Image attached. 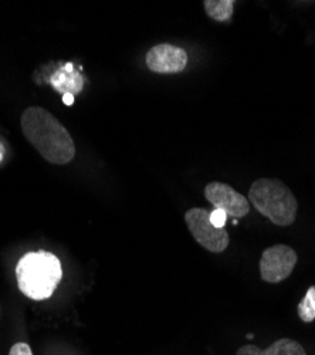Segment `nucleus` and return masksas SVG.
Listing matches in <instances>:
<instances>
[{"mask_svg": "<svg viewBox=\"0 0 315 355\" xmlns=\"http://www.w3.org/2000/svg\"><path fill=\"white\" fill-rule=\"evenodd\" d=\"M50 84L63 96H75L82 90L84 78L77 70H74L71 63H67L50 77Z\"/></svg>", "mask_w": 315, "mask_h": 355, "instance_id": "9", "label": "nucleus"}, {"mask_svg": "<svg viewBox=\"0 0 315 355\" xmlns=\"http://www.w3.org/2000/svg\"><path fill=\"white\" fill-rule=\"evenodd\" d=\"M298 256L287 245H274L267 248L260 259V276L264 282L276 284L293 273Z\"/></svg>", "mask_w": 315, "mask_h": 355, "instance_id": "5", "label": "nucleus"}, {"mask_svg": "<svg viewBox=\"0 0 315 355\" xmlns=\"http://www.w3.org/2000/svg\"><path fill=\"white\" fill-rule=\"evenodd\" d=\"M297 310L304 322H312L315 320V286L308 288Z\"/></svg>", "mask_w": 315, "mask_h": 355, "instance_id": "11", "label": "nucleus"}, {"mask_svg": "<svg viewBox=\"0 0 315 355\" xmlns=\"http://www.w3.org/2000/svg\"><path fill=\"white\" fill-rule=\"evenodd\" d=\"M236 355H307L303 345L291 338H281L262 349L257 345H243L237 349Z\"/></svg>", "mask_w": 315, "mask_h": 355, "instance_id": "8", "label": "nucleus"}, {"mask_svg": "<svg viewBox=\"0 0 315 355\" xmlns=\"http://www.w3.org/2000/svg\"><path fill=\"white\" fill-rule=\"evenodd\" d=\"M185 222L195 241L212 253H222L227 249L228 233L217 229L210 222V212L205 208H192L185 214Z\"/></svg>", "mask_w": 315, "mask_h": 355, "instance_id": "4", "label": "nucleus"}, {"mask_svg": "<svg viewBox=\"0 0 315 355\" xmlns=\"http://www.w3.org/2000/svg\"><path fill=\"white\" fill-rule=\"evenodd\" d=\"M204 6L210 19L216 21H226L232 19L235 0H205Z\"/></svg>", "mask_w": 315, "mask_h": 355, "instance_id": "10", "label": "nucleus"}, {"mask_svg": "<svg viewBox=\"0 0 315 355\" xmlns=\"http://www.w3.org/2000/svg\"><path fill=\"white\" fill-rule=\"evenodd\" d=\"M205 198L215 206L235 219H240L250 212L249 199L235 191L231 185L210 182L205 188Z\"/></svg>", "mask_w": 315, "mask_h": 355, "instance_id": "6", "label": "nucleus"}, {"mask_svg": "<svg viewBox=\"0 0 315 355\" xmlns=\"http://www.w3.org/2000/svg\"><path fill=\"white\" fill-rule=\"evenodd\" d=\"M21 132L50 164L66 165L75 157V145L67 128L43 107H28L20 118Z\"/></svg>", "mask_w": 315, "mask_h": 355, "instance_id": "1", "label": "nucleus"}, {"mask_svg": "<svg viewBox=\"0 0 315 355\" xmlns=\"http://www.w3.org/2000/svg\"><path fill=\"white\" fill-rule=\"evenodd\" d=\"M63 103L66 104V105H73V103H74V96L73 94H66V96H63Z\"/></svg>", "mask_w": 315, "mask_h": 355, "instance_id": "14", "label": "nucleus"}, {"mask_svg": "<svg viewBox=\"0 0 315 355\" xmlns=\"http://www.w3.org/2000/svg\"><path fill=\"white\" fill-rule=\"evenodd\" d=\"M9 355H33V351L27 343H16L12 345Z\"/></svg>", "mask_w": 315, "mask_h": 355, "instance_id": "13", "label": "nucleus"}, {"mask_svg": "<svg viewBox=\"0 0 315 355\" xmlns=\"http://www.w3.org/2000/svg\"><path fill=\"white\" fill-rule=\"evenodd\" d=\"M210 222L215 227L224 229V225L227 222V214L222 209H215L213 212H210Z\"/></svg>", "mask_w": 315, "mask_h": 355, "instance_id": "12", "label": "nucleus"}, {"mask_svg": "<svg viewBox=\"0 0 315 355\" xmlns=\"http://www.w3.org/2000/svg\"><path fill=\"white\" fill-rule=\"evenodd\" d=\"M147 67L158 74H177L186 69L188 53L168 43L156 44L147 53Z\"/></svg>", "mask_w": 315, "mask_h": 355, "instance_id": "7", "label": "nucleus"}, {"mask_svg": "<svg viewBox=\"0 0 315 355\" xmlns=\"http://www.w3.org/2000/svg\"><path fill=\"white\" fill-rule=\"evenodd\" d=\"M249 200L277 226H290L297 218L298 202L290 188L278 180L260 178L253 182L249 191Z\"/></svg>", "mask_w": 315, "mask_h": 355, "instance_id": "3", "label": "nucleus"}, {"mask_svg": "<svg viewBox=\"0 0 315 355\" xmlns=\"http://www.w3.org/2000/svg\"><path fill=\"white\" fill-rule=\"evenodd\" d=\"M3 157H5V146L2 142H0V162L3 161Z\"/></svg>", "mask_w": 315, "mask_h": 355, "instance_id": "15", "label": "nucleus"}, {"mask_svg": "<svg viewBox=\"0 0 315 355\" xmlns=\"http://www.w3.org/2000/svg\"><path fill=\"white\" fill-rule=\"evenodd\" d=\"M19 290L35 302L50 299L63 279L62 261L47 250L28 252L16 266Z\"/></svg>", "mask_w": 315, "mask_h": 355, "instance_id": "2", "label": "nucleus"}]
</instances>
